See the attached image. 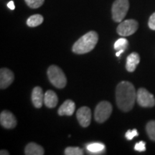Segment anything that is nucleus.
I'll use <instances>...</instances> for the list:
<instances>
[{
  "mask_svg": "<svg viewBox=\"0 0 155 155\" xmlns=\"http://www.w3.org/2000/svg\"><path fill=\"white\" fill-rule=\"evenodd\" d=\"M116 104L122 111L128 112L132 109L137 99L134 86L129 81H121L116 89Z\"/></svg>",
  "mask_w": 155,
  "mask_h": 155,
  "instance_id": "nucleus-1",
  "label": "nucleus"
},
{
  "mask_svg": "<svg viewBox=\"0 0 155 155\" xmlns=\"http://www.w3.org/2000/svg\"><path fill=\"white\" fill-rule=\"evenodd\" d=\"M98 40V35L97 32L90 31L75 42L72 48L73 52L79 55L88 53L94 49Z\"/></svg>",
  "mask_w": 155,
  "mask_h": 155,
  "instance_id": "nucleus-2",
  "label": "nucleus"
},
{
  "mask_svg": "<svg viewBox=\"0 0 155 155\" xmlns=\"http://www.w3.org/2000/svg\"><path fill=\"white\" fill-rule=\"evenodd\" d=\"M48 76L50 83L56 88H63L66 86V76L62 69L57 65H50L48 69Z\"/></svg>",
  "mask_w": 155,
  "mask_h": 155,
  "instance_id": "nucleus-3",
  "label": "nucleus"
},
{
  "mask_svg": "<svg viewBox=\"0 0 155 155\" xmlns=\"http://www.w3.org/2000/svg\"><path fill=\"white\" fill-rule=\"evenodd\" d=\"M129 9V0H116L112 5V18L116 22H121L127 15Z\"/></svg>",
  "mask_w": 155,
  "mask_h": 155,
  "instance_id": "nucleus-4",
  "label": "nucleus"
},
{
  "mask_svg": "<svg viewBox=\"0 0 155 155\" xmlns=\"http://www.w3.org/2000/svg\"><path fill=\"white\" fill-rule=\"evenodd\" d=\"M111 104L108 101H101L96 106L94 112L95 119L98 123H104L110 117L112 113Z\"/></svg>",
  "mask_w": 155,
  "mask_h": 155,
  "instance_id": "nucleus-5",
  "label": "nucleus"
},
{
  "mask_svg": "<svg viewBox=\"0 0 155 155\" xmlns=\"http://www.w3.org/2000/svg\"><path fill=\"white\" fill-rule=\"evenodd\" d=\"M138 28L139 23L135 19H127L120 23L116 31L119 35L127 37L135 33Z\"/></svg>",
  "mask_w": 155,
  "mask_h": 155,
  "instance_id": "nucleus-6",
  "label": "nucleus"
},
{
  "mask_svg": "<svg viewBox=\"0 0 155 155\" xmlns=\"http://www.w3.org/2000/svg\"><path fill=\"white\" fill-rule=\"evenodd\" d=\"M137 101L141 107H153L155 106V98L144 88H139L137 92Z\"/></svg>",
  "mask_w": 155,
  "mask_h": 155,
  "instance_id": "nucleus-7",
  "label": "nucleus"
},
{
  "mask_svg": "<svg viewBox=\"0 0 155 155\" xmlns=\"http://www.w3.org/2000/svg\"><path fill=\"white\" fill-rule=\"evenodd\" d=\"M76 117L83 127H88L91 121V111L87 106H83L78 110Z\"/></svg>",
  "mask_w": 155,
  "mask_h": 155,
  "instance_id": "nucleus-8",
  "label": "nucleus"
},
{
  "mask_svg": "<svg viewBox=\"0 0 155 155\" xmlns=\"http://www.w3.org/2000/svg\"><path fill=\"white\" fill-rule=\"evenodd\" d=\"M1 125L5 129H13L17 125V119L14 114L9 111H3L0 114Z\"/></svg>",
  "mask_w": 155,
  "mask_h": 155,
  "instance_id": "nucleus-9",
  "label": "nucleus"
},
{
  "mask_svg": "<svg viewBox=\"0 0 155 155\" xmlns=\"http://www.w3.org/2000/svg\"><path fill=\"white\" fill-rule=\"evenodd\" d=\"M15 80L14 73L8 68H2L0 71V88L5 89L9 87Z\"/></svg>",
  "mask_w": 155,
  "mask_h": 155,
  "instance_id": "nucleus-10",
  "label": "nucleus"
},
{
  "mask_svg": "<svg viewBox=\"0 0 155 155\" xmlns=\"http://www.w3.org/2000/svg\"><path fill=\"white\" fill-rule=\"evenodd\" d=\"M44 96L42 89L40 87H35L32 92V101L35 107L40 108L42 107L44 102Z\"/></svg>",
  "mask_w": 155,
  "mask_h": 155,
  "instance_id": "nucleus-11",
  "label": "nucleus"
},
{
  "mask_svg": "<svg viewBox=\"0 0 155 155\" xmlns=\"http://www.w3.org/2000/svg\"><path fill=\"white\" fill-rule=\"evenodd\" d=\"M75 109V103L71 100H67L58 109L60 116H72Z\"/></svg>",
  "mask_w": 155,
  "mask_h": 155,
  "instance_id": "nucleus-12",
  "label": "nucleus"
},
{
  "mask_svg": "<svg viewBox=\"0 0 155 155\" xmlns=\"http://www.w3.org/2000/svg\"><path fill=\"white\" fill-rule=\"evenodd\" d=\"M140 62V57L137 53H132L128 56L127 58V63H126V69L129 72H134L137 68V65Z\"/></svg>",
  "mask_w": 155,
  "mask_h": 155,
  "instance_id": "nucleus-13",
  "label": "nucleus"
},
{
  "mask_svg": "<svg viewBox=\"0 0 155 155\" xmlns=\"http://www.w3.org/2000/svg\"><path fill=\"white\" fill-rule=\"evenodd\" d=\"M58 98L56 94L53 91H47L45 94L44 104L48 108H55L57 106Z\"/></svg>",
  "mask_w": 155,
  "mask_h": 155,
  "instance_id": "nucleus-14",
  "label": "nucleus"
},
{
  "mask_svg": "<svg viewBox=\"0 0 155 155\" xmlns=\"http://www.w3.org/2000/svg\"><path fill=\"white\" fill-rule=\"evenodd\" d=\"M44 152V149L35 143L28 144L25 150V154L27 155H42L45 154Z\"/></svg>",
  "mask_w": 155,
  "mask_h": 155,
  "instance_id": "nucleus-15",
  "label": "nucleus"
},
{
  "mask_svg": "<svg viewBox=\"0 0 155 155\" xmlns=\"http://www.w3.org/2000/svg\"><path fill=\"white\" fill-rule=\"evenodd\" d=\"M87 150L91 154H102L103 152H105L106 148L105 145L102 143L99 142H94L91 143L87 145Z\"/></svg>",
  "mask_w": 155,
  "mask_h": 155,
  "instance_id": "nucleus-16",
  "label": "nucleus"
},
{
  "mask_svg": "<svg viewBox=\"0 0 155 155\" xmlns=\"http://www.w3.org/2000/svg\"><path fill=\"white\" fill-rule=\"evenodd\" d=\"M44 18L41 15H34L30 16L27 20V25L30 28H35L40 25L43 22Z\"/></svg>",
  "mask_w": 155,
  "mask_h": 155,
  "instance_id": "nucleus-17",
  "label": "nucleus"
},
{
  "mask_svg": "<svg viewBox=\"0 0 155 155\" xmlns=\"http://www.w3.org/2000/svg\"><path fill=\"white\" fill-rule=\"evenodd\" d=\"M129 45V41L126 38H120L118 40H116L114 43V48L116 50H124L125 51Z\"/></svg>",
  "mask_w": 155,
  "mask_h": 155,
  "instance_id": "nucleus-18",
  "label": "nucleus"
},
{
  "mask_svg": "<svg viewBox=\"0 0 155 155\" xmlns=\"http://www.w3.org/2000/svg\"><path fill=\"white\" fill-rule=\"evenodd\" d=\"M146 131L151 140L155 141V121H150L147 123Z\"/></svg>",
  "mask_w": 155,
  "mask_h": 155,
  "instance_id": "nucleus-19",
  "label": "nucleus"
},
{
  "mask_svg": "<svg viewBox=\"0 0 155 155\" xmlns=\"http://www.w3.org/2000/svg\"><path fill=\"white\" fill-rule=\"evenodd\" d=\"M83 150L80 147H68L65 150V154L66 155H83Z\"/></svg>",
  "mask_w": 155,
  "mask_h": 155,
  "instance_id": "nucleus-20",
  "label": "nucleus"
},
{
  "mask_svg": "<svg viewBox=\"0 0 155 155\" xmlns=\"http://www.w3.org/2000/svg\"><path fill=\"white\" fill-rule=\"evenodd\" d=\"M29 7L32 9H37L43 5L45 0H25Z\"/></svg>",
  "mask_w": 155,
  "mask_h": 155,
  "instance_id": "nucleus-21",
  "label": "nucleus"
},
{
  "mask_svg": "<svg viewBox=\"0 0 155 155\" xmlns=\"http://www.w3.org/2000/svg\"><path fill=\"white\" fill-rule=\"evenodd\" d=\"M138 135V131H137V129H133V130H128L127 132H126L125 137L128 140H131V139H133L134 137H137Z\"/></svg>",
  "mask_w": 155,
  "mask_h": 155,
  "instance_id": "nucleus-22",
  "label": "nucleus"
},
{
  "mask_svg": "<svg viewBox=\"0 0 155 155\" xmlns=\"http://www.w3.org/2000/svg\"><path fill=\"white\" fill-rule=\"evenodd\" d=\"M134 150L137 152H144L146 151V143L143 141L137 143L134 146Z\"/></svg>",
  "mask_w": 155,
  "mask_h": 155,
  "instance_id": "nucleus-23",
  "label": "nucleus"
},
{
  "mask_svg": "<svg viewBox=\"0 0 155 155\" xmlns=\"http://www.w3.org/2000/svg\"><path fill=\"white\" fill-rule=\"evenodd\" d=\"M148 25L149 28H150L151 30H155V12L153 13V14L150 16L148 22Z\"/></svg>",
  "mask_w": 155,
  "mask_h": 155,
  "instance_id": "nucleus-24",
  "label": "nucleus"
},
{
  "mask_svg": "<svg viewBox=\"0 0 155 155\" xmlns=\"http://www.w3.org/2000/svg\"><path fill=\"white\" fill-rule=\"evenodd\" d=\"M7 7H8L10 9H12V10H14L15 9V5L14 2L13 1L9 2L8 4H7Z\"/></svg>",
  "mask_w": 155,
  "mask_h": 155,
  "instance_id": "nucleus-25",
  "label": "nucleus"
},
{
  "mask_svg": "<svg viewBox=\"0 0 155 155\" xmlns=\"http://www.w3.org/2000/svg\"><path fill=\"white\" fill-rule=\"evenodd\" d=\"M0 154L1 155H9V152L7 150H1V152H0Z\"/></svg>",
  "mask_w": 155,
  "mask_h": 155,
  "instance_id": "nucleus-26",
  "label": "nucleus"
},
{
  "mask_svg": "<svg viewBox=\"0 0 155 155\" xmlns=\"http://www.w3.org/2000/svg\"><path fill=\"white\" fill-rule=\"evenodd\" d=\"M124 50H119V51H117V53H116V57H120V55H121V54L122 53H124Z\"/></svg>",
  "mask_w": 155,
  "mask_h": 155,
  "instance_id": "nucleus-27",
  "label": "nucleus"
}]
</instances>
